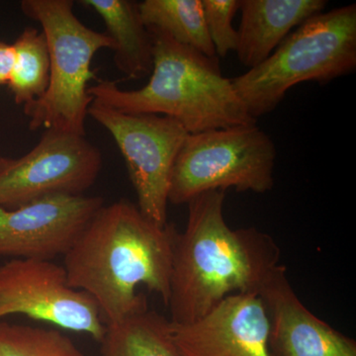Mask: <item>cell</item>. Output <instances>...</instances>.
Here are the masks:
<instances>
[{"mask_svg":"<svg viewBox=\"0 0 356 356\" xmlns=\"http://www.w3.org/2000/svg\"><path fill=\"white\" fill-rule=\"evenodd\" d=\"M154 44L153 72L144 88L123 90L116 81L89 86L93 102L127 114H156L177 120L189 135L257 125L222 76L219 58L177 43L165 32L147 27Z\"/></svg>","mask_w":356,"mask_h":356,"instance_id":"obj_3","label":"cell"},{"mask_svg":"<svg viewBox=\"0 0 356 356\" xmlns=\"http://www.w3.org/2000/svg\"><path fill=\"white\" fill-rule=\"evenodd\" d=\"M99 343L98 356H182L173 341L170 320L149 308L106 325Z\"/></svg>","mask_w":356,"mask_h":356,"instance_id":"obj_15","label":"cell"},{"mask_svg":"<svg viewBox=\"0 0 356 356\" xmlns=\"http://www.w3.org/2000/svg\"><path fill=\"white\" fill-rule=\"evenodd\" d=\"M14 64L8 86L14 102L30 104L44 95L50 81V55L42 30L26 27L13 44Z\"/></svg>","mask_w":356,"mask_h":356,"instance_id":"obj_17","label":"cell"},{"mask_svg":"<svg viewBox=\"0 0 356 356\" xmlns=\"http://www.w3.org/2000/svg\"><path fill=\"white\" fill-rule=\"evenodd\" d=\"M325 0H240L242 13L236 55L254 69L266 60L294 28L323 13Z\"/></svg>","mask_w":356,"mask_h":356,"instance_id":"obj_13","label":"cell"},{"mask_svg":"<svg viewBox=\"0 0 356 356\" xmlns=\"http://www.w3.org/2000/svg\"><path fill=\"white\" fill-rule=\"evenodd\" d=\"M6 158H2V156H0V168H1L2 165H3L4 161H6Z\"/></svg>","mask_w":356,"mask_h":356,"instance_id":"obj_21","label":"cell"},{"mask_svg":"<svg viewBox=\"0 0 356 356\" xmlns=\"http://www.w3.org/2000/svg\"><path fill=\"white\" fill-rule=\"evenodd\" d=\"M95 11L106 26V34L114 44V63L127 79L151 76L154 44L143 22L139 3L131 0H81Z\"/></svg>","mask_w":356,"mask_h":356,"instance_id":"obj_14","label":"cell"},{"mask_svg":"<svg viewBox=\"0 0 356 356\" xmlns=\"http://www.w3.org/2000/svg\"><path fill=\"white\" fill-rule=\"evenodd\" d=\"M143 22L177 43L209 58L217 57L211 42L201 0H145L139 3Z\"/></svg>","mask_w":356,"mask_h":356,"instance_id":"obj_16","label":"cell"},{"mask_svg":"<svg viewBox=\"0 0 356 356\" xmlns=\"http://www.w3.org/2000/svg\"><path fill=\"white\" fill-rule=\"evenodd\" d=\"M182 356H273L269 323L257 293L229 295L191 324L170 323Z\"/></svg>","mask_w":356,"mask_h":356,"instance_id":"obj_11","label":"cell"},{"mask_svg":"<svg viewBox=\"0 0 356 356\" xmlns=\"http://www.w3.org/2000/svg\"><path fill=\"white\" fill-rule=\"evenodd\" d=\"M14 50L13 44L0 40V86L8 84L13 74Z\"/></svg>","mask_w":356,"mask_h":356,"instance_id":"obj_20","label":"cell"},{"mask_svg":"<svg viewBox=\"0 0 356 356\" xmlns=\"http://www.w3.org/2000/svg\"><path fill=\"white\" fill-rule=\"evenodd\" d=\"M103 205L99 196L57 195L14 209L0 207V255L40 261L64 257Z\"/></svg>","mask_w":356,"mask_h":356,"instance_id":"obj_10","label":"cell"},{"mask_svg":"<svg viewBox=\"0 0 356 356\" xmlns=\"http://www.w3.org/2000/svg\"><path fill=\"white\" fill-rule=\"evenodd\" d=\"M72 0H22L20 8L38 22L50 55V81L42 97L25 105L30 130H58L86 135V119L93 99L88 84L95 79L91 63L102 49L113 51L105 32L76 17Z\"/></svg>","mask_w":356,"mask_h":356,"instance_id":"obj_5","label":"cell"},{"mask_svg":"<svg viewBox=\"0 0 356 356\" xmlns=\"http://www.w3.org/2000/svg\"><path fill=\"white\" fill-rule=\"evenodd\" d=\"M204 18L211 42L218 58H226L235 51L238 44V31L233 19L240 9V0H201Z\"/></svg>","mask_w":356,"mask_h":356,"instance_id":"obj_19","label":"cell"},{"mask_svg":"<svg viewBox=\"0 0 356 356\" xmlns=\"http://www.w3.org/2000/svg\"><path fill=\"white\" fill-rule=\"evenodd\" d=\"M259 295L269 323L273 356H356V341L321 320L300 300L278 266L264 281Z\"/></svg>","mask_w":356,"mask_h":356,"instance_id":"obj_12","label":"cell"},{"mask_svg":"<svg viewBox=\"0 0 356 356\" xmlns=\"http://www.w3.org/2000/svg\"><path fill=\"white\" fill-rule=\"evenodd\" d=\"M23 315L102 341V312L88 293L69 284L64 266L53 261L10 259L0 266V318Z\"/></svg>","mask_w":356,"mask_h":356,"instance_id":"obj_9","label":"cell"},{"mask_svg":"<svg viewBox=\"0 0 356 356\" xmlns=\"http://www.w3.org/2000/svg\"><path fill=\"white\" fill-rule=\"evenodd\" d=\"M224 191L200 194L188 202V220L173 250L170 309L172 324L207 315L238 293H257L280 266V248L257 228H229Z\"/></svg>","mask_w":356,"mask_h":356,"instance_id":"obj_2","label":"cell"},{"mask_svg":"<svg viewBox=\"0 0 356 356\" xmlns=\"http://www.w3.org/2000/svg\"><path fill=\"white\" fill-rule=\"evenodd\" d=\"M177 233L125 199L104 204L64 255L69 284L95 299L105 325L147 309L140 285L168 306Z\"/></svg>","mask_w":356,"mask_h":356,"instance_id":"obj_1","label":"cell"},{"mask_svg":"<svg viewBox=\"0 0 356 356\" xmlns=\"http://www.w3.org/2000/svg\"><path fill=\"white\" fill-rule=\"evenodd\" d=\"M356 70V4L316 14L297 27L261 65L231 79L255 120L271 113L290 88L327 84Z\"/></svg>","mask_w":356,"mask_h":356,"instance_id":"obj_4","label":"cell"},{"mask_svg":"<svg viewBox=\"0 0 356 356\" xmlns=\"http://www.w3.org/2000/svg\"><path fill=\"white\" fill-rule=\"evenodd\" d=\"M0 356H84L60 330L0 322Z\"/></svg>","mask_w":356,"mask_h":356,"instance_id":"obj_18","label":"cell"},{"mask_svg":"<svg viewBox=\"0 0 356 356\" xmlns=\"http://www.w3.org/2000/svg\"><path fill=\"white\" fill-rule=\"evenodd\" d=\"M102 168L98 147L86 135L44 130L38 144L0 168V207L14 209L51 196L83 195Z\"/></svg>","mask_w":356,"mask_h":356,"instance_id":"obj_8","label":"cell"},{"mask_svg":"<svg viewBox=\"0 0 356 356\" xmlns=\"http://www.w3.org/2000/svg\"><path fill=\"white\" fill-rule=\"evenodd\" d=\"M88 115L111 134L120 149L138 209L149 221L165 226L173 165L189 134L170 117L122 113L95 102Z\"/></svg>","mask_w":356,"mask_h":356,"instance_id":"obj_7","label":"cell"},{"mask_svg":"<svg viewBox=\"0 0 356 356\" xmlns=\"http://www.w3.org/2000/svg\"><path fill=\"white\" fill-rule=\"evenodd\" d=\"M275 145L257 125L187 136L173 165L168 203L188 204L209 191L264 194L274 186Z\"/></svg>","mask_w":356,"mask_h":356,"instance_id":"obj_6","label":"cell"}]
</instances>
